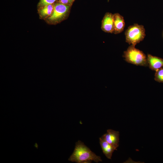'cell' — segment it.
<instances>
[{"instance_id":"cell-6","label":"cell","mask_w":163,"mask_h":163,"mask_svg":"<svg viewBox=\"0 0 163 163\" xmlns=\"http://www.w3.org/2000/svg\"><path fill=\"white\" fill-rule=\"evenodd\" d=\"M101 29L105 32L113 33L114 31L113 14L109 12L105 14L102 20Z\"/></svg>"},{"instance_id":"cell-11","label":"cell","mask_w":163,"mask_h":163,"mask_svg":"<svg viewBox=\"0 0 163 163\" xmlns=\"http://www.w3.org/2000/svg\"><path fill=\"white\" fill-rule=\"evenodd\" d=\"M154 79L157 82L163 83V67L156 71Z\"/></svg>"},{"instance_id":"cell-1","label":"cell","mask_w":163,"mask_h":163,"mask_svg":"<svg viewBox=\"0 0 163 163\" xmlns=\"http://www.w3.org/2000/svg\"><path fill=\"white\" fill-rule=\"evenodd\" d=\"M69 161L77 163H98L102 161L101 157L92 152L80 140L76 142L74 151L69 158Z\"/></svg>"},{"instance_id":"cell-8","label":"cell","mask_w":163,"mask_h":163,"mask_svg":"<svg viewBox=\"0 0 163 163\" xmlns=\"http://www.w3.org/2000/svg\"><path fill=\"white\" fill-rule=\"evenodd\" d=\"M114 31L113 33L117 34L121 33L124 30L125 22L123 17L119 14H113Z\"/></svg>"},{"instance_id":"cell-9","label":"cell","mask_w":163,"mask_h":163,"mask_svg":"<svg viewBox=\"0 0 163 163\" xmlns=\"http://www.w3.org/2000/svg\"><path fill=\"white\" fill-rule=\"evenodd\" d=\"M100 144L103 152L107 158L111 159L112 154L116 149L111 144L103 139L99 138Z\"/></svg>"},{"instance_id":"cell-2","label":"cell","mask_w":163,"mask_h":163,"mask_svg":"<svg viewBox=\"0 0 163 163\" xmlns=\"http://www.w3.org/2000/svg\"><path fill=\"white\" fill-rule=\"evenodd\" d=\"M123 57L128 63L136 66H148L145 54L132 45L129 46L127 50L124 52Z\"/></svg>"},{"instance_id":"cell-7","label":"cell","mask_w":163,"mask_h":163,"mask_svg":"<svg viewBox=\"0 0 163 163\" xmlns=\"http://www.w3.org/2000/svg\"><path fill=\"white\" fill-rule=\"evenodd\" d=\"M147 59L148 66L152 70L156 71L163 67V59L148 54Z\"/></svg>"},{"instance_id":"cell-10","label":"cell","mask_w":163,"mask_h":163,"mask_svg":"<svg viewBox=\"0 0 163 163\" xmlns=\"http://www.w3.org/2000/svg\"><path fill=\"white\" fill-rule=\"evenodd\" d=\"M54 5L51 4L43 7L39 10L40 16L42 17L49 16L50 17L53 12Z\"/></svg>"},{"instance_id":"cell-4","label":"cell","mask_w":163,"mask_h":163,"mask_svg":"<svg viewBox=\"0 0 163 163\" xmlns=\"http://www.w3.org/2000/svg\"><path fill=\"white\" fill-rule=\"evenodd\" d=\"M70 8V5L60 3L54 5L53 12L49 18V21L54 23H57L64 19L68 14Z\"/></svg>"},{"instance_id":"cell-12","label":"cell","mask_w":163,"mask_h":163,"mask_svg":"<svg viewBox=\"0 0 163 163\" xmlns=\"http://www.w3.org/2000/svg\"><path fill=\"white\" fill-rule=\"evenodd\" d=\"M56 0H40L39 3V6L42 7L47 5L53 4Z\"/></svg>"},{"instance_id":"cell-3","label":"cell","mask_w":163,"mask_h":163,"mask_svg":"<svg viewBox=\"0 0 163 163\" xmlns=\"http://www.w3.org/2000/svg\"><path fill=\"white\" fill-rule=\"evenodd\" d=\"M125 34L126 42L135 46L144 39L145 30L143 25L135 24L128 27Z\"/></svg>"},{"instance_id":"cell-5","label":"cell","mask_w":163,"mask_h":163,"mask_svg":"<svg viewBox=\"0 0 163 163\" xmlns=\"http://www.w3.org/2000/svg\"><path fill=\"white\" fill-rule=\"evenodd\" d=\"M119 131L108 129L101 138L112 145L117 150V148L119 146Z\"/></svg>"},{"instance_id":"cell-14","label":"cell","mask_w":163,"mask_h":163,"mask_svg":"<svg viewBox=\"0 0 163 163\" xmlns=\"http://www.w3.org/2000/svg\"><path fill=\"white\" fill-rule=\"evenodd\" d=\"M162 37H163V32H162Z\"/></svg>"},{"instance_id":"cell-13","label":"cell","mask_w":163,"mask_h":163,"mask_svg":"<svg viewBox=\"0 0 163 163\" xmlns=\"http://www.w3.org/2000/svg\"><path fill=\"white\" fill-rule=\"evenodd\" d=\"M74 0H59V3L66 5H70Z\"/></svg>"}]
</instances>
